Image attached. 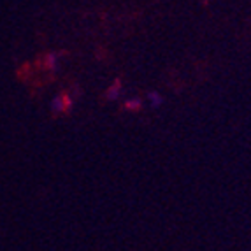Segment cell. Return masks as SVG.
Returning a JSON list of instances; mask_svg holds the SVG:
<instances>
[{
  "label": "cell",
  "instance_id": "cell-1",
  "mask_svg": "<svg viewBox=\"0 0 251 251\" xmlns=\"http://www.w3.org/2000/svg\"><path fill=\"white\" fill-rule=\"evenodd\" d=\"M150 100L153 102V105H155V107H158V105L162 104V97H160L156 92H153V93H150Z\"/></svg>",
  "mask_w": 251,
  "mask_h": 251
}]
</instances>
